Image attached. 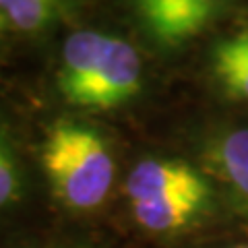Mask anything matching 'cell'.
Masks as SVG:
<instances>
[{
	"label": "cell",
	"instance_id": "6da1fadb",
	"mask_svg": "<svg viewBox=\"0 0 248 248\" xmlns=\"http://www.w3.org/2000/svg\"><path fill=\"white\" fill-rule=\"evenodd\" d=\"M130 215L151 236H178L209 219L215 209L213 176L176 157H147L126 180Z\"/></svg>",
	"mask_w": 248,
	"mask_h": 248
},
{
	"label": "cell",
	"instance_id": "30bf717a",
	"mask_svg": "<svg viewBox=\"0 0 248 248\" xmlns=\"http://www.w3.org/2000/svg\"><path fill=\"white\" fill-rule=\"evenodd\" d=\"M221 248H248V242H238V244H230V246H221Z\"/></svg>",
	"mask_w": 248,
	"mask_h": 248
},
{
	"label": "cell",
	"instance_id": "8992f818",
	"mask_svg": "<svg viewBox=\"0 0 248 248\" xmlns=\"http://www.w3.org/2000/svg\"><path fill=\"white\" fill-rule=\"evenodd\" d=\"M62 0H0V11L21 31H37L56 15Z\"/></svg>",
	"mask_w": 248,
	"mask_h": 248
},
{
	"label": "cell",
	"instance_id": "9c48e42d",
	"mask_svg": "<svg viewBox=\"0 0 248 248\" xmlns=\"http://www.w3.org/2000/svg\"><path fill=\"white\" fill-rule=\"evenodd\" d=\"M6 23H9V21H6V17H4V15H2V11H0V33H2V31H4V27H6Z\"/></svg>",
	"mask_w": 248,
	"mask_h": 248
},
{
	"label": "cell",
	"instance_id": "5b68a950",
	"mask_svg": "<svg viewBox=\"0 0 248 248\" xmlns=\"http://www.w3.org/2000/svg\"><path fill=\"white\" fill-rule=\"evenodd\" d=\"M205 161L213 180L248 215V126H232L215 133L205 145Z\"/></svg>",
	"mask_w": 248,
	"mask_h": 248
},
{
	"label": "cell",
	"instance_id": "52a82bcc",
	"mask_svg": "<svg viewBox=\"0 0 248 248\" xmlns=\"http://www.w3.org/2000/svg\"><path fill=\"white\" fill-rule=\"evenodd\" d=\"M21 190V172L17 157L11 145L0 137V209L11 205L19 197Z\"/></svg>",
	"mask_w": 248,
	"mask_h": 248
},
{
	"label": "cell",
	"instance_id": "ba28073f",
	"mask_svg": "<svg viewBox=\"0 0 248 248\" xmlns=\"http://www.w3.org/2000/svg\"><path fill=\"white\" fill-rule=\"evenodd\" d=\"M213 60L238 62L248 66V31H240L236 35L221 40L213 48Z\"/></svg>",
	"mask_w": 248,
	"mask_h": 248
},
{
	"label": "cell",
	"instance_id": "277c9868",
	"mask_svg": "<svg viewBox=\"0 0 248 248\" xmlns=\"http://www.w3.org/2000/svg\"><path fill=\"white\" fill-rule=\"evenodd\" d=\"M223 0H135L137 13L155 42L178 46L195 37L215 17Z\"/></svg>",
	"mask_w": 248,
	"mask_h": 248
},
{
	"label": "cell",
	"instance_id": "7a4b0ae2",
	"mask_svg": "<svg viewBox=\"0 0 248 248\" xmlns=\"http://www.w3.org/2000/svg\"><path fill=\"white\" fill-rule=\"evenodd\" d=\"M141 79V58L126 40L97 31H77L66 37L58 87L68 104L112 110L137 95Z\"/></svg>",
	"mask_w": 248,
	"mask_h": 248
},
{
	"label": "cell",
	"instance_id": "3957f363",
	"mask_svg": "<svg viewBox=\"0 0 248 248\" xmlns=\"http://www.w3.org/2000/svg\"><path fill=\"white\" fill-rule=\"evenodd\" d=\"M42 166L52 192L75 211L97 209L110 195L116 166L106 139L75 120H58L46 135Z\"/></svg>",
	"mask_w": 248,
	"mask_h": 248
}]
</instances>
